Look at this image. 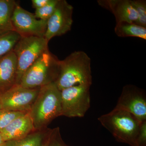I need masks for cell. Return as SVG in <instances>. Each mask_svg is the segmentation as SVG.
I'll return each mask as SVG.
<instances>
[{"instance_id":"7a4b0ae2","label":"cell","mask_w":146,"mask_h":146,"mask_svg":"<svg viewBox=\"0 0 146 146\" xmlns=\"http://www.w3.org/2000/svg\"><path fill=\"white\" fill-rule=\"evenodd\" d=\"M29 113L36 130H40L56 118L62 116L61 91L55 82L40 87Z\"/></svg>"},{"instance_id":"7c38bea8","label":"cell","mask_w":146,"mask_h":146,"mask_svg":"<svg viewBox=\"0 0 146 146\" xmlns=\"http://www.w3.org/2000/svg\"><path fill=\"white\" fill-rule=\"evenodd\" d=\"M35 129L29 112L16 119L0 131L5 142L25 138Z\"/></svg>"},{"instance_id":"3957f363","label":"cell","mask_w":146,"mask_h":146,"mask_svg":"<svg viewBox=\"0 0 146 146\" xmlns=\"http://www.w3.org/2000/svg\"><path fill=\"white\" fill-rule=\"evenodd\" d=\"M98 120L120 143L135 146L141 123L129 112L114 109Z\"/></svg>"},{"instance_id":"9a60e30c","label":"cell","mask_w":146,"mask_h":146,"mask_svg":"<svg viewBox=\"0 0 146 146\" xmlns=\"http://www.w3.org/2000/svg\"><path fill=\"white\" fill-rule=\"evenodd\" d=\"M115 32L119 37H135L146 40V28L134 23H117L115 28Z\"/></svg>"},{"instance_id":"5b68a950","label":"cell","mask_w":146,"mask_h":146,"mask_svg":"<svg viewBox=\"0 0 146 146\" xmlns=\"http://www.w3.org/2000/svg\"><path fill=\"white\" fill-rule=\"evenodd\" d=\"M44 37L22 36L13 50L17 60L16 85H19L22 76L28 68L48 49Z\"/></svg>"},{"instance_id":"2e32d148","label":"cell","mask_w":146,"mask_h":146,"mask_svg":"<svg viewBox=\"0 0 146 146\" xmlns=\"http://www.w3.org/2000/svg\"><path fill=\"white\" fill-rule=\"evenodd\" d=\"M21 37L15 31L0 35V57L13 51Z\"/></svg>"},{"instance_id":"6da1fadb","label":"cell","mask_w":146,"mask_h":146,"mask_svg":"<svg viewBox=\"0 0 146 146\" xmlns=\"http://www.w3.org/2000/svg\"><path fill=\"white\" fill-rule=\"evenodd\" d=\"M91 59L83 51H76L60 61L59 74L55 83L61 91L78 85L92 84Z\"/></svg>"},{"instance_id":"52a82bcc","label":"cell","mask_w":146,"mask_h":146,"mask_svg":"<svg viewBox=\"0 0 146 146\" xmlns=\"http://www.w3.org/2000/svg\"><path fill=\"white\" fill-rule=\"evenodd\" d=\"M40 88L28 89L20 85H14L0 94L2 109L29 112L35 102Z\"/></svg>"},{"instance_id":"ba28073f","label":"cell","mask_w":146,"mask_h":146,"mask_svg":"<svg viewBox=\"0 0 146 146\" xmlns=\"http://www.w3.org/2000/svg\"><path fill=\"white\" fill-rule=\"evenodd\" d=\"M114 109L129 112L141 122L146 121L145 92L134 85H125L123 87Z\"/></svg>"},{"instance_id":"4fadbf2b","label":"cell","mask_w":146,"mask_h":146,"mask_svg":"<svg viewBox=\"0 0 146 146\" xmlns=\"http://www.w3.org/2000/svg\"><path fill=\"white\" fill-rule=\"evenodd\" d=\"M17 60L13 51L0 57V94L16 85Z\"/></svg>"},{"instance_id":"44dd1931","label":"cell","mask_w":146,"mask_h":146,"mask_svg":"<svg viewBox=\"0 0 146 146\" xmlns=\"http://www.w3.org/2000/svg\"><path fill=\"white\" fill-rule=\"evenodd\" d=\"M49 133L48 140L46 146H68L61 139L59 129H54Z\"/></svg>"},{"instance_id":"603a6c76","label":"cell","mask_w":146,"mask_h":146,"mask_svg":"<svg viewBox=\"0 0 146 146\" xmlns=\"http://www.w3.org/2000/svg\"><path fill=\"white\" fill-rule=\"evenodd\" d=\"M50 0H32L31 1L33 7L35 9L42 8L48 4Z\"/></svg>"},{"instance_id":"ac0fdd59","label":"cell","mask_w":146,"mask_h":146,"mask_svg":"<svg viewBox=\"0 0 146 146\" xmlns=\"http://www.w3.org/2000/svg\"><path fill=\"white\" fill-rule=\"evenodd\" d=\"M27 113L2 109L0 111V131L4 129L14 120Z\"/></svg>"},{"instance_id":"8992f818","label":"cell","mask_w":146,"mask_h":146,"mask_svg":"<svg viewBox=\"0 0 146 146\" xmlns=\"http://www.w3.org/2000/svg\"><path fill=\"white\" fill-rule=\"evenodd\" d=\"M91 86L78 85L61 91L62 116L82 117L90 107Z\"/></svg>"},{"instance_id":"30bf717a","label":"cell","mask_w":146,"mask_h":146,"mask_svg":"<svg viewBox=\"0 0 146 146\" xmlns=\"http://www.w3.org/2000/svg\"><path fill=\"white\" fill-rule=\"evenodd\" d=\"M73 7L65 0H58L56 8L47 21L44 38L49 42L56 36L64 35L72 25Z\"/></svg>"},{"instance_id":"cb8c5ba5","label":"cell","mask_w":146,"mask_h":146,"mask_svg":"<svg viewBox=\"0 0 146 146\" xmlns=\"http://www.w3.org/2000/svg\"><path fill=\"white\" fill-rule=\"evenodd\" d=\"M5 143V142L4 141L1 134V132H0V146H4Z\"/></svg>"},{"instance_id":"277c9868","label":"cell","mask_w":146,"mask_h":146,"mask_svg":"<svg viewBox=\"0 0 146 146\" xmlns=\"http://www.w3.org/2000/svg\"><path fill=\"white\" fill-rule=\"evenodd\" d=\"M60 61L47 50L26 71L19 85L35 89L55 82L59 74Z\"/></svg>"},{"instance_id":"8fae6325","label":"cell","mask_w":146,"mask_h":146,"mask_svg":"<svg viewBox=\"0 0 146 146\" xmlns=\"http://www.w3.org/2000/svg\"><path fill=\"white\" fill-rule=\"evenodd\" d=\"M98 3L112 12L116 23L120 22L135 23L138 19L137 12L130 0H101L98 1Z\"/></svg>"},{"instance_id":"d6986e66","label":"cell","mask_w":146,"mask_h":146,"mask_svg":"<svg viewBox=\"0 0 146 146\" xmlns=\"http://www.w3.org/2000/svg\"><path fill=\"white\" fill-rule=\"evenodd\" d=\"M130 1L138 15V19L135 24L146 28V1L130 0Z\"/></svg>"},{"instance_id":"d4e9b609","label":"cell","mask_w":146,"mask_h":146,"mask_svg":"<svg viewBox=\"0 0 146 146\" xmlns=\"http://www.w3.org/2000/svg\"><path fill=\"white\" fill-rule=\"evenodd\" d=\"M2 108L1 107V105H0V111H1V110Z\"/></svg>"},{"instance_id":"5bb4252c","label":"cell","mask_w":146,"mask_h":146,"mask_svg":"<svg viewBox=\"0 0 146 146\" xmlns=\"http://www.w3.org/2000/svg\"><path fill=\"white\" fill-rule=\"evenodd\" d=\"M17 4L14 0H0V35L15 31L11 18Z\"/></svg>"},{"instance_id":"484cf974","label":"cell","mask_w":146,"mask_h":146,"mask_svg":"<svg viewBox=\"0 0 146 146\" xmlns=\"http://www.w3.org/2000/svg\"><path fill=\"white\" fill-rule=\"evenodd\" d=\"M46 146V145H44V146H43H43Z\"/></svg>"},{"instance_id":"ffe728a7","label":"cell","mask_w":146,"mask_h":146,"mask_svg":"<svg viewBox=\"0 0 146 146\" xmlns=\"http://www.w3.org/2000/svg\"><path fill=\"white\" fill-rule=\"evenodd\" d=\"M58 1V0H50L45 6L35 9V16L37 19L48 21L54 12Z\"/></svg>"},{"instance_id":"e0dca14e","label":"cell","mask_w":146,"mask_h":146,"mask_svg":"<svg viewBox=\"0 0 146 146\" xmlns=\"http://www.w3.org/2000/svg\"><path fill=\"white\" fill-rule=\"evenodd\" d=\"M44 135L39 131L31 133L25 138L7 141L4 146H42Z\"/></svg>"},{"instance_id":"9c48e42d","label":"cell","mask_w":146,"mask_h":146,"mask_svg":"<svg viewBox=\"0 0 146 146\" xmlns=\"http://www.w3.org/2000/svg\"><path fill=\"white\" fill-rule=\"evenodd\" d=\"M14 31L22 36L44 37L47 21L37 19L35 14L24 9L17 4L12 18Z\"/></svg>"},{"instance_id":"7402d4cb","label":"cell","mask_w":146,"mask_h":146,"mask_svg":"<svg viewBox=\"0 0 146 146\" xmlns=\"http://www.w3.org/2000/svg\"><path fill=\"white\" fill-rule=\"evenodd\" d=\"M135 146H146V121L141 123Z\"/></svg>"}]
</instances>
